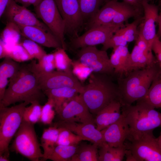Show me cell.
<instances>
[{"label": "cell", "instance_id": "obj_1", "mask_svg": "<svg viewBox=\"0 0 161 161\" xmlns=\"http://www.w3.org/2000/svg\"><path fill=\"white\" fill-rule=\"evenodd\" d=\"M161 72L157 61L146 68L133 70L126 76L117 78L118 99L121 106L131 105L143 97Z\"/></svg>", "mask_w": 161, "mask_h": 161}, {"label": "cell", "instance_id": "obj_2", "mask_svg": "<svg viewBox=\"0 0 161 161\" xmlns=\"http://www.w3.org/2000/svg\"><path fill=\"white\" fill-rule=\"evenodd\" d=\"M45 95L27 64H22L17 73L10 80L0 105L7 107L18 102L28 104L35 101L40 102Z\"/></svg>", "mask_w": 161, "mask_h": 161}, {"label": "cell", "instance_id": "obj_3", "mask_svg": "<svg viewBox=\"0 0 161 161\" xmlns=\"http://www.w3.org/2000/svg\"><path fill=\"white\" fill-rule=\"evenodd\" d=\"M80 94L90 112L96 115L112 102L118 100L117 84L112 76L93 72Z\"/></svg>", "mask_w": 161, "mask_h": 161}, {"label": "cell", "instance_id": "obj_4", "mask_svg": "<svg viewBox=\"0 0 161 161\" xmlns=\"http://www.w3.org/2000/svg\"><path fill=\"white\" fill-rule=\"evenodd\" d=\"M137 101L135 105L121 106V114L129 126L130 132H148L161 126V113L143 101Z\"/></svg>", "mask_w": 161, "mask_h": 161}, {"label": "cell", "instance_id": "obj_5", "mask_svg": "<svg viewBox=\"0 0 161 161\" xmlns=\"http://www.w3.org/2000/svg\"><path fill=\"white\" fill-rule=\"evenodd\" d=\"M27 105L22 102L10 107L0 105V155L9 157V144L21 126Z\"/></svg>", "mask_w": 161, "mask_h": 161}, {"label": "cell", "instance_id": "obj_6", "mask_svg": "<svg viewBox=\"0 0 161 161\" xmlns=\"http://www.w3.org/2000/svg\"><path fill=\"white\" fill-rule=\"evenodd\" d=\"M126 140L124 144L134 161H161V151L153 131L129 132Z\"/></svg>", "mask_w": 161, "mask_h": 161}, {"label": "cell", "instance_id": "obj_7", "mask_svg": "<svg viewBox=\"0 0 161 161\" xmlns=\"http://www.w3.org/2000/svg\"><path fill=\"white\" fill-rule=\"evenodd\" d=\"M34 124L23 120L9 148L12 151L20 154L32 161L41 160V151L34 128Z\"/></svg>", "mask_w": 161, "mask_h": 161}, {"label": "cell", "instance_id": "obj_8", "mask_svg": "<svg viewBox=\"0 0 161 161\" xmlns=\"http://www.w3.org/2000/svg\"><path fill=\"white\" fill-rule=\"evenodd\" d=\"M27 65L35 75L43 92L53 89L69 87L76 89L80 94L82 92L83 86L72 72L57 70L48 72L41 71L35 67L32 61Z\"/></svg>", "mask_w": 161, "mask_h": 161}, {"label": "cell", "instance_id": "obj_9", "mask_svg": "<svg viewBox=\"0 0 161 161\" xmlns=\"http://www.w3.org/2000/svg\"><path fill=\"white\" fill-rule=\"evenodd\" d=\"M34 9L37 16L43 21L60 41L62 48L67 50V46L64 38L65 22L55 0H41Z\"/></svg>", "mask_w": 161, "mask_h": 161}, {"label": "cell", "instance_id": "obj_10", "mask_svg": "<svg viewBox=\"0 0 161 161\" xmlns=\"http://www.w3.org/2000/svg\"><path fill=\"white\" fill-rule=\"evenodd\" d=\"M123 27L110 24L90 28L82 35L71 38L70 47L75 50L87 46L103 44L118 29Z\"/></svg>", "mask_w": 161, "mask_h": 161}, {"label": "cell", "instance_id": "obj_11", "mask_svg": "<svg viewBox=\"0 0 161 161\" xmlns=\"http://www.w3.org/2000/svg\"><path fill=\"white\" fill-rule=\"evenodd\" d=\"M77 55L78 60L93 72L114 75V70L106 51L99 50L95 46H89L80 48Z\"/></svg>", "mask_w": 161, "mask_h": 161}, {"label": "cell", "instance_id": "obj_12", "mask_svg": "<svg viewBox=\"0 0 161 161\" xmlns=\"http://www.w3.org/2000/svg\"><path fill=\"white\" fill-rule=\"evenodd\" d=\"M65 24V34L76 37L83 25L79 0H55Z\"/></svg>", "mask_w": 161, "mask_h": 161}, {"label": "cell", "instance_id": "obj_13", "mask_svg": "<svg viewBox=\"0 0 161 161\" xmlns=\"http://www.w3.org/2000/svg\"><path fill=\"white\" fill-rule=\"evenodd\" d=\"M58 115L59 121L95 124V119L80 94L72 99Z\"/></svg>", "mask_w": 161, "mask_h": 161}, {"label": "cell", "instance_id": "obj_14", "mask_svg": "<svg viewBox=\"0 0 161 161\" xmlns=\"http://www.w3.org/2000/svg\"><path fill=\"white\" fill-rule=\"evenodd\" d=\"M2 16L6 21L12 22L19 25L38 27L52 33L46 25L38 19L36 14L27 7L18 4L15 0H11Z\"/></svg>", "mask_w": 161, "mask_h": 161}, {"label": "cell", "instance_id": "obj_15", "mask_svg": "<svg viewBox=\"0 0 161 161\" xmlns=\"http://www.w3.org/2000/svg\"><path fill=\"white\" fill-rule=\"evenodd\" d=\"M148 2L145 0L143 2V19L138 28L139 35L146 41L151 49L152 44L157 35L156 26L158 24L159 8L158 5L149 4Z\"/></svg>", "mask_w": 161, "mask_h": 161}, {"label": "cell", "instance_id": "obj_16", "mask_svg": "<svg viewBox=\"0 0 161 161\" xmlns=\"http://www.w3.org/2000/svg\"><path fill=\"white\" fill-rule=\"evenodd\" d=\"M95 124L92 123L58 121L54 125L57 127H62L68 129L80 136L83 140L89 141L100 147L105 141L101 131L99 130Z\"/></svg>", "mask_w": 161, "mask_h": 161}, {"label": "cell", "instance_id": "obj_17", "mask_svg": "<svg viewBox=\"0 0 161 161\" xmlns=\"http://www.w3.org/2000/svg\"><path fill=\"white\" fill-rule=\"evenodd\" d=\"M101 131L105 142L112 147H117L124 145L130 130L124 117L122 114L117 120Z\"/></svg>", "mask_w": 161, "mask_h": 161}, {"label": "cell", "instance_id": "obj_18", "mask_svg": "<svg viewBox=\"0 0 161 161\" xmlns=\"http://www.w3.org/2000/svg\"><path fill=\"white\" fill-rule=\"evenodd\" d=\"M18 26L22 36L26 38L46 47L56 49L62 48L60 41L52 33L36 26Z\"/></svg>", "mask_w": 161, "mask_h": 161}, {"label": "cell", "instance_id": "obj_19", "mask_svg": "<svg viewBox=\"0 0 161 161\" xmlns=\"http://www.w3.org/2000/svg\"><path fill=\"white\" fill-rule=\"evenodd\" d=\"M124 1L109 0L101 7L96 14L86 24V29L111 24L115 15L123 6Z\"/></svg>", "mask_w": 161, "mask_h": 161}, {"label": "cell", "instance_id": "obj_20", "mask_svg": "<svg viewBox=\"0 0 161 161\" xmlns=\"http://www.w3.org/2000/svg\"><path fill=\"white\" fill-rule=\"evenodd\" d=\"M121 107L120 103L117 99L102 109L95 119L97 128L100 131L117 120L122 115Z\"/></svg>", "mask_w": 161, "mask_h": 161}, {"label": "cell", "instance_id": "obj_21", "mask_svg": "<svg viewBox=\"0 0 161 161\" xmlns=\"http://www.w3.org/2000/svg\"><path fill=\"white\" fill-rule=\"evenodd\" d=\"M157 62L153 54L145 53L135 44L130 53L126 66L125 76L132 71L146 68Z\"/></svg>", "mask_w": 161, "mask_h": 161}, {"label": "cell", "instance_id": "obj_22", "mask_svg": "<svg viewBox=\"0 0 161 161\" xmlns=\"http://www.w3.org/2000/svg\"><path fill=\"white\" fill-rule=\"evenodd\" d=\"M43 92L48 99L53 101L57 114L72 99L80 94L76 89L69 87L48 90Z\"/></svg>", "mask_w": 161, "mask_h": 161}, {"label": "cell", "instance_id": "obj_23", "mask_svg": "<svg viewBox=\"0 0 161 161\" xmlns=\"http://www.w3.org/2000/svg\"><path fill=\"white\" fill-rule=\"evenodd\" d=\"M21 65L9 57L0 63V101L3 99L10 80L18 72Z\"/></svg>", "mask_w": 161, "mask_h": 161}, {"label": "cell", "instance_id": "obj_24", "mask_svg": "<svg viewBox=\"0 0 161 161\" xmlns=\"http://www.w3.org/2000/svg\"><path fill=\"white\" fill-rule=\"evenodd\" d=\"M130 54L128 45L118 46L113 48L110 60L114 70V75H116L117 78L125 75L126 66Z\"/></svg>", "mask_w": 161, "mask_h": 161}, {"label": "cell", "instance_id": "obj_25", "mask_svg": "<svg viewBox=\"0 0 161 161\" xmlns=\"http://www.w3.org/2000/svg\"><path fill=\"white\" fill-rule=\"evenodd\" d=\"M59 134L58 128L55 125L44 129L41 138V146L44 152L43 156L41 160H47L55 147Z\"/></svg>", "mask_w": 161, "mask_h": 161}, {"label": "cell", "instance_id": "obj_26", "mask_svg": "<svg viewBox=\"0 0 161 161\" xmlns=\"http://www.w3.org/2000/svg\"><path fill=\"white\" fill-rule=\"evenodd\" d=\"M99 147L98 161H122L125 155L126 149L124 144L122 146L113 147L105 142Z\"/></svg>", "mask_w": 161, "mask_h": 161}, {"label": "cell", "instance_id": "obj_27", "mask_svg": "<svg viewBox=\"0 0 161 161\" xmlns=\"http://www.w3.org/2000/svg\"><path fill=\"white\" fill-rule=\"evenodd\" d=\"M140 100L154 108H161V73L153 80L146 95Z\"/></svg>", "mask_w": 161, "mask_h": 161}, {"label": "cell", "instance_id": "obj_28", "mask_svg": "<svg viewBox=\"0 0 161 161\" xmlns=\"http://www.w3.org/2000/svg\"><path fill=\"white\" fill-rule=\"evenodd\" d=\"M96 144H82L78 146L71 161H97V148Z\"/></svg>", "mask_w": 161, "mask_h": 161}, {"label": "cell", "instance_id": "obj_29", "mask_svg": "<svg viewBox=\"0 0 161 161\" xmlns=\"http://www.w3.org/2000/svg\"><path fill=\"white\" fill-rule=\"evenodd\" d=\"M143 15V14L139 12L130 4L124 1L123 5L117 12L111 24L124 26V23L129 18H134L135 19Z\"/></svg>", "mask_w": 161, "mask_h": 161}, {"label": "cell", "instance_id": "obj_30", "mask_svg": "<svg viewBox=\"0 0 161 161\" xmlns=\"http://www.w3.org/2000/svg\"><path fill=\"white\" fill-rule=\"evenodd\" d=\"M21 34L18 25L6 21L5 27L0 34V39L6 44L13 45L20 42Z\"/></svg>", "mask_w": 161, "mask_h": 161}, {"label": "cell", "instance_id": "obj_31", "mask_svg": "<svg viewBox=\"0 0 161 161\" xmlns=\"http://www.w3.org/2000/svg\"><path fill=\"white\" fill-rule=\"evenodd\" d=\"M84 21H89L109 0H79Z\"/></svg>", "mask_w": 161, "mask_h": 161}, {"label": "cell", "instance_id": "obj_32", "mask_svg": "<svg viewBox=\"0 0 161 161\" xmlns=\"http://www.w3.org/2000/svg\"><path fill=\"white\" fill-rule=\"evenodd\" d=\"M78 146L57 145L54 148L47 160L53 161H71L75 153Z\"/></svg>", "mask_w": 161, "mask_h": 161}, {"label": "cell", "instance_id": "obj_33", "mask_svg": "<svg viewBox=\"0 0 161 161\" xmlns=\"http://www.w3.org/2000/svg\"><path fill=\"white\" fill-rule=\"evenodd\" d=\"M4 44L8 52V57L14 61L18 63L33 59L20 43L14 45Z\"/></svg>", "mask_w": 161, "mask_h": 161}, {"label": "cell", "instance_id": "obj_34", "mask_svg": "<svg viewBox=\"0 0 161 161\" xmlns=\"http://www.w3.org/2000/svg\"><path fill=\"white\" fill-rule=\"evenodd\" d=\"M143 16L134 19L132 23L127 24L118 30L128 43L135 41L138 37L139 32L138 27L143 20Z\"/></svg>", "mask_w": 161, "mask_h": 161}, {"label": "cell", "instance_id": "obj_35", "mask_svg": "<svg viewBox=\"0 0 161 161\" xmlns=\"http://www.w3.org/2000/svg\"><path fill=\"white\" fill-rule=\"evenodd\" d=\"M54 55L55 68L57 70L72 72V60L69 57L64 49L60 48L56 49Z\"/></svg>", "mask_w": 161, "mask_h": 161}, {"label": "cell", "instance_id": "obj_36", "mask_svg": "<svg viewBox=\"0 0 161 161\" xmlns=\"http://www.w3.org/2000/svg\"><path fill=\"white\" fill-rule=\"evenodd\" d=\"M59 134L57 145L71 146L77 145L83 140L79 135L69 129L62 127H58Z\"/></svg>", "mask_w": 161, "mask_h": 161}, {"label": "cell", "instance_id": "obj_37", "mask_svg": "<svg viewBox=\"0 0 161 161\" xmlns=\"http://www.w3.org/2000/svg\"><path fill=\"white\" fill-rule=\"evenodd\" d=\"M42 106L40 102L34 101L26 107L23 114V120L35 124L40 121Z\"/></svg>", "mask_w": 161, "mask_h": 161}, {"label": "cell", "instance_id": "obj_38", "mask_svg": "<svg viewBox=\"0 0 161 161\" xmlns=\"http://www.w3.org/2000/svg\"><path fill=\"white\" fill-rule=\"evenodd\" d=\"M33 59L40 60L47 54L46 52L38 44L26 38L20 43Z\"/></svg>", "mask_w": 161, "mask_h": 161}, {"label": "cell", "instance_id": "obj_39", "mask_svg": "<svg viewBox=\"0 0 161 161\" xmlns=\"http://www.w3.org/2000/svg\"><path fill=\"white\" fill-rule=\"evenodd\" d=\"M35 67L41 71L50 72L56 69L55 57L54 53L47 54L38 61L32 60Z\"/></svg>", "mask_w": 161, "mask_h": 161}, {"label": "cell", "instance_id": "obj_40", "mask_svg": "<svg viewBox=\"0 0 161 161\" xmlns=\"http://www.w3.org/2000/svg\"><path fill=\"white\" fill-rule=\"evenodd\" d=\"M55 112L53 101L48 98L47 101L42 106L40 122L44 125L52 124Z\"/></svg>", "mask_w": 161, "mask_h": 161}, {"label": "cell", "instance_id": "obj_41", "mask_svg": "<svg viewBox=\"0 0 161 161\" xmlns=\"http://www.w3.org/2000/svg\"><path fill=\"white\" fill-rule=\"evenodd\" d=\"M72 71L74 75L81 81H84L93 72L89 67L82 64L78 60H72Z\"/></svg>", "mask_w": 161, "mask_h": 161}, {"label": "cell", "instance_id": "obj_42", "mask_svg": "<svg viewBox=\"0 0 161 161\" xmlns=\"http://www.w3.org/2000/svg\"><path fill=\"white\" fill-rule=\"evenodd\" d=\"M128 43L118 30L109 40L103 44L101 49L106 51L109 48L127 46Z\"/></svg>", "mask_w": 161, "mask_h": 161}, {"label": "cell", "instance_id": "obj_43", "mask_svg": "<svg viewBox=\"0 0 161 161\" xmlns=\"http://www.w3.org/2000/svg\"><path fill=\"white\" fill-rule=\"evenodd\" d=\"M151 49L155 53L158 62H161V41L157 35L152 44Z\"/></svg>", "mask_w": 161, "mask_h": 161}, {"label": "cell", "instance_id": "obj_44", "mask_svg": "<svg viewBox=\"0 0 161 161\" xmlns=\"http://www.w3.org/2000/svg\"><path fill=\"white\" fill-rule=\"evenodd\" d=\"M135 41V44L144 52L148 54H153L152 50L149 48L146 41L140 35H139Z\"/></svg>", "mask_w": 161, "mask_h": 161}, {"label": "cell", "instance_id": "obj_45", "mask_svg": "<svg viewBox=\"0 0 161 161\" xmlns=\"http://www.w3.org/2000/svg\"><path fill=\"white\" fill-rule=\"evenodd\" d=\"M144 0H123V1L130 4L139 12L143 14V4Z\"/></svg>", "mask_w": 161, "mask_h": 161}, {"label": "cell", "instance_id": "obj_46", "mask_svg": "<svg viewBox=\"0 0 161 161\" xmlns=\"http://www.w3.org/2000/svg\"><path fill=\"white\" fill-rule=\"evenodd\" d=\"M41 0H19L17 3L21 4L22 6L27 7L31 5L34 7L37 6L41 2Z\"/></svg>", "mask_w": 161, "mask_h": 161}, {"label": "cell", "instance_id": "obj_47", "mask_svg": "<svg viewBox=\"0 0 161 161\" xmlns=\"http://www.w3.org/2000/svg\"><path fill=\"white\" fill-rule=\"evenodd\" d=\"M8 57V54L4 43L0 39V58Z\"/></svg>", "mask_w": 161, "mask_h": 161}, {"label": "cell", "instance_id": "obj_48", "mask_svg": "<svg viewBox=\"0 0 161 161\" xmlns=\"http://www.w3.org/2000/svg\"><path fill=\"white\" fill-rule=\"evenodd\" d=\"M11 0H0V17H2L7 5Z\"/></svg>", "mask_w": 161, "mask_h": 161}, {"label": "cell", "instance_id": "obj_49", "mask_svg": "<svg viewBox=\"0 0 161 161\" xmlns=\"http://www.w3.org/2000/svg\"><path fill=\"white\" fill-rule=\"evenodd\" d=\"M9 157L4 154L0 155V161H9Z\"/></svg>", "mask_w": 161, "mask_h": 161}, {"label": "cell", "instance_id": "obj_50", "mask_svg": "<svg viewBox=\"0 0 161 161\" xmlns=\"http://www.w3.org/2000/svg\"><path fill=\"white\" fill-rule=\"evenodd\" d=\"M157 138L159 147L161 151V133L160 136Z\"/></svg>", "mask_w": 161, "mask_h": 161}, {"label": "cell", "instance_id": "obj_51", "mask_svg": "<svg viewBox=\"0 0 161 161\" xmlns=\"http://www.w3.org/2000/svg\"><path fill=\"white\" fill-rule=\"evenodd\" d=\"M158 5L160 10V12L159 14L161 15V0H159Z\"/></svg>", "mask_w": 161, "mask_h": 161}, {"label": "cell", "instance_id": "obj_52", "mask_svg": "<svg viewBox=\"0 0 161 161\" xmlns=\"http://www.w3.org/2000/svg\"><path fill=\"white\" fill-rule=\"evenodd\" d=\"M159 64L160 66V68L161 72V62H160V63H159Z\"/></svg>", "mask_w": 161, "mask_h": 161}, {"label": "cell", "instance_id": "obj_53", "mask_svg": "<svg viewBox=\"0 0 161 161\" xmlns=\"http://www.w3.org/2000/svg\"><path fill=\"white\" fill-rule=\"evenodd\" d=\"M19 0H15V1L17 3V2Z\"/></svg>", "mask_w": 161, "mask_h": 161}, {"label": "cell", "instance_id": "obj_54", "mask_svg": "<svg viewBox=\"0 0 161 161\" xmlns=\"http://www.w3.org/2000/svg\"><path fill=\"white\" fill-rule=\"evenodd\" d=\"M148 0V1H152V0Z\"/></svg>", "mask_w": 161, "mask_h": 161}]
</instances>
